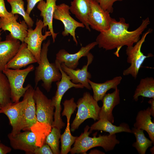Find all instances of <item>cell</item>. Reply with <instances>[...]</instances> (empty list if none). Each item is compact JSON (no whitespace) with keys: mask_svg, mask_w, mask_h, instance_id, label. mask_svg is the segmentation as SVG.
<instances>
[{"mask_svg":"<svg viewBox=\"0 0 154 154\" xmlns=\"http://www.w3.org/2000/svg\"><path fill=\"white\" fill-rule=\"evenodd\" d=\"M149 17L142 20L140 25L135 30L129 31V23L123 17L117 21L112 18L109 29L106 31L100 32L96 41L99 48L106 50L116 49L114 54L119 56V52L124 46L129 47L133 45L140 39V36L150 24Z\"/></svg>","mask_w":154,"mask_h":154,"instance_id":"obj_1","label":"cell"},{"mask_svg":"<svg viewBox=\"0 0 154 154\" xmlns=\"http://www.w3.org/2000/svg\"><path fill=\"white\" fill-rule=\"evenodd\" d=\"M90 128L88 125H86L84 132L77 137L70 151L71 154H86L88 150L96 147H102L107 152L113 150L116 145L119 143L115 134L102 135L100 134L97 137H90L89 135L92 132L89 131Z\"/></svg>","mask_w":154,"mask_h":154,"instance_id":"obj_2","label":"cell"},{"mask_svg":"<svg viewBox=\"0 0 154 154\" xmlns=\"http://www.w3.org/2000/svg\"><path fill=\"white\" fill-rule=\"evenodd\" d=\"M50 44V40L43 43L40 61L35 71V88L37 86L39 82L42 80L43 82L42 86L47 92L50 91L52 82L60 80L62 76L55 63H50L48 60L47 54Z\"/></svg>","mask_w":154,"mask_h":154,"instance_id":"obj_3","label":"cell"},{"mask_svg":"<svg viewBox=\"0 0 154 154\" xmlns=\"http://www.w3.org/2000/svg\"><path fill=\"white\" fill-rule=\"evenodd\" d=\"M55 63L58 67L62 76L60 80L56 82L57 90L55 95L51 99L52 104L55 109L53 122L52 127H56L61 129L65 125L61 117L62 110L61 102L63 96L66 92L71 88H83L84 87L81 84L73 83L70 77L62 69L61 64L56 61Z\"/></svg>","mask_w":154,"mask_h":154,"instance_id":"obj_4","label":"cell"},{"mask_svg":"<svg viewBox=\"0 0 154 154\" xmlns=\"http://www.w3.org/2000/svg\"><path fill=\"white\" fill-rule=\"evenodd\" d=\"M78 111L76 117L71 124V130L74 131L86 119L92 118L94 121L99 119L100 108L98 102L90 93L84 92L76 103Z\"/></svg>","mask_w":154,"mask_h":154,"instance_id":"obj_5","label":"cell"},{"mask_svg":"<svg viewBox=\"0 0 154 154\" xmlns=\"http://www.w3.org/2000/svg\"><path fill=\"white\" fill-rule=\"evenodd\" d=\"M153 30L149 28L143 33L141 38L134 45L127 47L126 50V54L127 56V62L130 65L128 68L123 71V75H130L136 79L145 60L147 58L153 56L151 53L145 55L141 50L142 46L145 41L147 36Z\"/></svg>","mask_w":154,"mask_h":154,"instance_id":"obj_6","label":"cell"},{"mask_svg":"<svg viewBox=\"0 0 154 154\" xmlns=\"http://www.w3.org/2000/svg\"><path fill=\"white\" fill-rule=\"evenodd\" d=\"M35 68L33 64L23 69H13L5 68L2 71L7 77L9 83L11 99L12 102L19 101L20 98L23 97L26 91L31 84H28L23 87L25 80L31 72L34 70Z\"/></svg>","mask_w":154,"mask_h":154,"instance_id":"obj_7","label":"cell"},{"mask_svg":"<svg viewBox=\"0 0 154 154\" xmlns=\"http://www.w3.org/2000/svg\"><path fill=\"white\" fill-rule=\"evenodd\" d=\"M33 97L36 106V114L37 121L52 126L54 120V106L51 100L43 94L39 87L34 90Z\"/></svg>","mask_w":154,"mask_h":154,"instance_id":"obj_8","label":"cell"},{"mask_svg":"<svg viewBox=\"0 0 154 154\" xmlns=\"http://www.w3.org/2000/svg\"><path fill=\"white\" fill-rule=\"evenodd\" d=\"M53 18L61 21L64 26L62 32L64 37L70 35L77 45L78 42L76 37L75 31L78 27H85L84 25L73 19L70 15L69 6L65 3L56 5L53 14Z\"/></svg>","mask_w":154,"mask_h":154,"instance_id":"obj_9","label":"cell"},{"mask_svg":"<svg viewBox=\"0 0 154 154\" xmlns=\"http://www.w3.org/2000/svg\"><path fill=\"white\" fill-rule=\"evenodd\" d=\"M43 28H44L42 21L41 19H37L35 29H28L27 35L23 42L27 44L28 49L34 56L38 64L40 60L42 42L48 37L51 35L49 31H46L45 34L42 35V30Z\"/></svg>","mask_w":154,"mask_h":154,"instance_id":"obj_10","label":"cell"},{"mask_svg":"<svg viewBox=\"0 0 154 154\" xmlns=\"http://www.w3.org/2000/svg\"><path fill=\"white\" fill-rule=\"evenodd\" d=\"M91 10L88 24L91 28L100 32L106 31L110 27L112 18L110 13L103 9L93 0H90Z\"/></svg>","mask_w":154,"mask_h":154,"instance_id":"obj_11","label":"cell"},{"mask_svg":"<svg viewBox=\"0 0 154 154\" xmlns=\"http://www.w3.org/2000/svg\"><path fill=\"white\" fill-rule=\"evenodd\" d=\"M62 104L64 106L62 113V116H65L67 118V125L64 133L61 135V150L60 154H67L70 152L71 146L74 143L77 137L73 136L70 129V120L72 115L77 107L73 98L65 100Z\"/></svg>","mask_w":154,"mask_h":154,"instance_id":"obj_12","label":"cell"},{"mask_svg":"<svg viewBox=\"0 0 154 154\" xmlns=\"http://www.w3.org/2000/svg\"><path fill=\"white\" fill-rule=\"evenodd\" d=\"M7 136L13 149L23 151L26 154H34L35 150L38 147L37 145V137L31 131H21L14 135L9 133Z\"/></svg>","mask_w":154,"mask_h":154,"instance_id":"obj_13","label":"cell"},{"mask_svg":"<svg viewBox=\"0 0 154 154\" xmlns=\"http://www.w3.org/2000/svg\"><path fill=\"white\" fill-rule=\"evenodd\" d=\"M22 101L17 102H11L1 107L0 114H3L9 119L12 130L9 133L14 135L22 130V112L26 102V98L23 96Z\"/></svg>","mask_w":154,"mask_h":154,"instance_id":"obj_14","label":"cell"},{"mask_svg":"<svg viewBox=\"0 0 154 154\" xmlns=\"http://www.w3.org/2000/svg\"><path fill=\"white\" fill-rule=\"evenodd\" d=\"M34 90L31 85L23 96L27 101L22 112V130L31 131L34 125L39 123L36 118L35 104L33 97Z\"/></svg>","mask_w":154,"mask_h":154,"instance_id":"obj_15","label":"cell"},{"mask_svg":"<svg viewBox=\"0 0 154 154\" xmlns=\"http://www.w3.org/2000/svg\"><path fill=\"white\" fill-rule=\"evenodd\" d=\"M97 45L96 42L90 43L82 46L77 52L71 54L64 49L60 50L56 54L55 61L61 64L63 63L68 68L75 69L79 64V60L83 57L86 56L90 51Z\"/></svg>","mask_w":154,"mask_h":154,"instance_id":"obj_16","label":"cell"},{"mask_svg":"<svg viewBox=\"0 0 154 154\" xmlns=\"http://www.w3.org/2000/svg\"><path fill=\"white\" fill-rule=\"evenodd\" d=\"M87 62L81 69H72L66 66L62 63L61 67L63 70L70 77L71 81L73 83L80 84L86 89L90 90L91 88L88 81L91 78V75L88 71L89 66L91 64L94 59V56L89 52L86 56Z\"/></svg>","mask_w":154,"mask_h":154,"instance_id":"obj_17","label":"cell"},{"mask_svg":"<svg viewBox=\"0 0 154 154\" xmlns=\"http://www.w3.org/2000/svg\"><path fill=\"white\" fill-rule=\"evenodd\" d=\"M21 44L20 41L10 34L6 36L5 40L0 41V71L5 68L7 64L17 52Z\"/></svg>","mask_w":154,"mask_h":154,"instance_id":"obj_18","label":"cell"},{"mask_svg":"<svg viewBox=\"0 0 154 154\" xmlns=\"http://www.w3.org/2000/svg\"><path fill=\"white\" fill-rule=\"evenodd\" d=\"M18 18L17 15L10 19L0 18V28L4 31H9L13 37L23 42L27 35L28 27L24 20L17 22Z\"/></svg>","mask_w":154,"mask_h":154,"instance_id":"obj_19","label":"cell"},{"mask_svg":"<svg viewBox=\"0 0 154 154\" xmlns=\"http://www.w3.org/2000/svg\"><path fill=\"white\" fill-rule=\"evenodd\" d=\"M57 0H42L39 2L37 8L40 11V16L43 18L44 28L48 27L51 34L52 41L54 42L58 33H55L53 27L54 13L56 8Z\"/></svg>","mask_w":154,"mask_h":154,"instance_id":"obj_20","label":"cell"},{"mask_svg":"<svg viewBox=\"0 0 154 154\" xmlns=\"http://www.w3.org/2000/svg\"><path fill=\"white\" fill-rule=\"evenodd\" d=\"M37 63L34 56L28 49L26 43L22 42L13 58L8 63L5 68L19 69L33 63Z\"/></svg>","mask_w":154,"mask_h":154,"instance_id":"obj_21","label":"cell"},{"mask_svg":"<svg viewBox=\"0 0 154 154\" xmlns=\"http://www.w3.org/2000/svg\"><path fill=\"white\" fill-rule=\"evenodd\" d=\"M102 101L103 104L100 109L99 119H106L113 123L114 117L112 113L113 110L120 102L119 89L117 88L112 93L106 94Z\"/></svg>","mask_w":154,"mask_h":154,"instance_id":"obj_22","label":"cell"},{"mask_svg":"<svg viewBox=\"0 0 154 154\" xmlns=\"http://www.w3.org/2000/svg\"><path fill=\"white\" fill-rule=\"evenodd\" d=\"M70 12L85 26L88 31L91 30L88 24V18L91 10L90 0H73L69 6Z\"/></svg>","mask_w":154,"mask_h":154,"instance_id":"obj_23","label":"cell"},{"mask_svg":"<svg viewBox=\"0 0 154 154\" xmlns=\"http://www.w3.org/2000/svg\"><path fill=\"white\" fill-rule=\"evenodd\" d=\"M122 79L121 76H116L113 79L108 80L102 83H97L89 79L88 82L93 93V97L98 102L102 100L107 92L109 90H114L120 83Z\"/></svg>","mask_w":154,"mask_h":154,"instance_id":"obj_24","label":"cell"},{"mask_svg":"<svg viewBox=\"0 0 154 154\" xmlns=\"http://www.w3.org/2000/svg\"><path fill=\"white\" fill-rule=\"evenodd\" d=\"M150 107L141 110L137 114L134 127L142 129L147 133L151 140L154 143V123L151 120Z\"/></svg>","mask_w":154,"mask_h":154,"instance_id":"obj_25","label":"cell"},{"mask_svg":"<svg viewBox=\"0 0 154 154\" xmlns=\"http://www.w3.org/2000/svg\"><path fill=\"white\" fill-rule=\"evenodd\" d=\"M112 123L107 119H99L92 125L89 130L92 132L93 130L102 131L108 132L111 135L122 132L132 133L131 129L127 124L122 123L117 126Z\"/></svg>","mask_w":154,"mask_h":154,"instance_id":"obj_26","label":"cell"},{"mask_svg":"<svg viewBox=\"0 0 154 154\" xmlns=\"http://www.w3.org/2000/svg\"><path fill=\"white\" fill-rule=\"evenodd\" d=\"M140 96L154 98V79L147 77L141 79L133 96V99L137 101Z\"/></svg>","mask_w":154,"mask_h":154,"instance_id":"obj_27","label":"cell"},{"mask_svg":"<svg viewBox=\"0 0 154 154\" xmlns=\"http://www.w3.org/2000/svg\"><path fill=\"white\" fill-rule=\"evenodd\" d=\"M131 129L132 133L134 134L136 139V142L132 144V146L139 154H145L148 148L153 144V142L145 136L143 130L135 127Z\"/></svg>","mask_w":154,"mask_h":154,"instance_id":"obj_28","label":"cell"},{"mask_svg":"<svg viewBox=\"0 0 154 154\" xmlns=\"http://www.w3.org/2000/svg\"><path fill=\"white\" fill-rule=\"evenodd\" d=\"M7 1L11 5V12L14 15L18 14L21 15L28 27L32 28L34 22L25 10L23 0H7Z\"/></svg>","mask_w":154,"mask_h":154,"instance_id":"obj_29","label":"cell"},{"mask_svg":"<svg viewBox=\"0 0 154 154\" xmlns=\"http://www.w3.org/2000/svg\"><path fill=\"white\" fill-rule=\"evenodd\" d=\"M12 102L9 80L5 75L0 71V104L3 107Z\"/></svg>","mask_w":154,"mask_h":154,"instance_id":"obj_30","label":"cell"},{"mask_svg":"<svg viewBox=\"0 0 154 154\" xmlns=\"http://www.w3.org/2000/svg\"><path fill=\"white\" fill-rule=\"evenodd\" d=\"M60 129L57 127H52L50 133L46 136L45 143L49 145L54 154H60L59 150Z\"/></svg>","mask_w":154,"mask_h":154,"instance_id":"obj_31","label":"cell"},{"mask_svg":"<svg viewBox=\"0 0 154 154\" xmlns=\"http://www.w3.org/2000/svg\"><path fill=\"white\" fill-rule=\"evenodd\" d=\"M98 4L100 7L104 10L110 13H113V4L117 1H122L123 0H93Z\"/></svg>","mask_w":154,"mask_h":154,"instance_id":"obj_32","label":"cell"},{"mask_svg":"<svg viewBox=\"0 0 154 154\" xmlns=\"http://www.w3.org/2000/svg\"><path fill=\"white\" fill-rule=\"evenodd\" d=\"M15 16L16 15L7 11L4 0H0V18L10 19H13Z\"/></svg>","mask_w":154,"mask_h":154,"instance_id":"obj_33","label":"cell"},{"mask_svg":"<svg viewBox=\"0 0 154 154\" xmlns=\"http://www.w3.org/2000/svg\"><path fill=\"white\" fill-rule=\"evenodd\" d=\"M48 145L44 143L40 147H38L35 151L34 154H53Z\"/></svg>","mask_w":154,"mask_h":154,"instance_id":"obj_34","label":"cell"},{"mask_svg":"<svg viewBox=\"0 0 154 154\" xmlns=\"http://www.w3.org/2000/svg\"><path fill=\"white\" fill-rule=\"evenodd\" d=\"M42 0H27V5L26 11L30 15L36 4Z\"/></svg>","mask_w":154,"mask_h":154,"instance_id":"obj_35","label":"cell"},{"mask_svg":"<svg viewBox=\"0 0 154 154\" xmlns=\"http://www.w3.org/2000/svg\"><path fill=\"white\" fill-rule=\"evenodd\" d=\"M11 148L0 142V154H7L11 152Z\"/></svg>","mask_w":154,"mask_h":154,"instance_id":"obj_36","label":"cell"},{"mask_svg":"<svg viewBox=\"0 0 154 154\" xmlns=\"http://www.w3.org/2000/svg\"><path fill=\"white\" fill-rule=\"evenodd\" d=\"M148 103L151 104L150 109L151 113V115L154 117V98H151L148 101Z\"/></svg>","mask_w":154,"mask_h":154,"instance_id":"obj_37","label":"cell"},{"mask_svg":"<svg viewBox=\"0 0 154 154\" xmlns=\"http://www.w3.org/2000/svg\"><path fill=\"white\" fill-rule=\"evenodd\" d=\"M90 154H105V153L99 150L95 149L92 150Z\"/></svg>","mask_w":154,"mask_h":154,"instance_id":"obj_38","label":"cell"},{"mask_svg":"<svg viewBox=\"0 0 154 154\" xmlns=\"http://www.w3.org/2000/svg\"><path fill=\"white\" fill-rule=\"evenodd\" d=\"M1 30H1L0 28V41H1V39H2L1 37Z\"/></svg>","mask_w":154,"mask_h":154,"instance_id":"obj_39","label":"cell"},{"mask_svg":"<svg viewBox=\"0 0 154 154\" xmlns=\"http://www.w3.org/2000/svg\"><path fill=\"white\" fill-rule=\"evenodd\" d=\"M1 105L0 104V108H1Z\"/></svg>","mask_w":154,"mask_h":154,"instance_id":"obj_40","label":"cell"},{"mask_svg":"<svg viewBox=\"0 0 154 154\" xmlns=\"http://www.w3.org/2000/svg\"><path fill=\"white\" fill-rule=\"evenodd\" d=\"M0 142H1V140H0Z\"/></svg>","mask_w":154,"mask_h":154,"instance_id":"obj_41","label":"cell"}]
</instances>
